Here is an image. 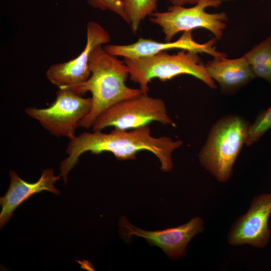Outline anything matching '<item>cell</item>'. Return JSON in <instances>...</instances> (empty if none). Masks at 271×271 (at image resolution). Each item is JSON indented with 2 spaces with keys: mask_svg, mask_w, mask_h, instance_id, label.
Instances as JSON below:
<instances>
[{
  "mask_svg": "<svg viewBox=\"0 0 271 271\" xmlns=\"http://www.w3.org/2000/svg\"><path fill=\"white\" fill-rule=\"evenodd\" d=\"M173 6H184L186 5H195L200 0H169Z\"/></svg>",
  "mask_w": 271,
  "mask_h": 271,
  "instance_id": "ac0fdd59",
  "label": "cell"
},
{
  "mask_svg": "<svg viewBox=\"0 0 271 271\" xmlns=\"http://www.w3.org/2000/svg\"><path fill=\"white\" fill-rule=\"evenodd\" d=\"M271 129V106L260 112L252 124H250L246 145L249 146L257 142Z\"/></svg>",
  "mask_w": 271,
  "mask_h": 271,
  "instance_id": "2e32d148",
  "label": "cell"
},
{
  "mask_svg": "<svg viewBox=\"0 0 271 271\" xmlns=\"http://www.w3.org/2000/svg\"><path fill=\"white\" fill-rule=\"evenodd\" d=\"M254 76L271 84V35L243 55Z\"/></svg>",
  "mask_w": 271,
  "mask_h": 271,
  "instance_id": "5bb4252c",
  "label": "cell"
},
{
  "mask_svg": "<svg viewBox=\"0 0 271 271\" xmlns=\"http://www.w3.org/2000/svg\"><path fill=\"white\" fill-rule=\"evenodd\" d=\"M124 9L132 33L136 34L141 23L157 11L158 0H122Z\"/></svg>",
  "mask_w": 271,
  "mask_h": 271,
  "instance_id": "9a60e30c",
  "label": "cell"
},
{
  "mask_svg": "<svg viewBox=\"0 0 271 271\" xmlns=\"http://www.w3.org/2000/svg\"><path fill=\"white\" fill-rule=\"evenodd\" d=\"M119 224L124 238L127 239L132 235L143 237L151 244L161 248L173 259L184 256L189 242L204 229L203 221L199 217H194L182 225L157 231H146L138 228L124 217L120 218Z\"/></svg>",
  "mask_w": 271,
  "mask_h": 271,
  "instance_id": "30bf717a",
  "label": "cell"
},
{
  "mask_svg": "<svg viewBox=\"0 0 271 271\" xmlns=\"http://www.w3.org/2000/svg\"><path fill=\"white\" fill-rule=\"evenodd\" d=\"M91 106V97L84 98L70 88H60L55 101L49 107H29L25 111L52 136L70 140L75 136L76 129Z\"/></svg>",
  "mask_w": 271,
  "mask_h": 271,
  "instance_id": "8992f818",
  "label": "cell"
},
{
  "mask_svg": "<svg viewBox=\"0 0 271 271\" xmlns=\"http://www.w3.org/2000/svg\"><path fill=\"white\" fill-rule=\"evenodd\" d=\"M110 39L108 32L99 23L88 22L83 51L71 60L51 65L46 73L47 79L58 88H72L85 82L91 74L89 62L93 50L107 44Z\"/></svg>",
  "mask_w": 271,
  "mask_h": 271,
  "instance_id": "ba28073f",
  "label": "cell"
},
{
  "mask_svg": "<svg viewBox=\"0 0 271 271\" xmlns=\"http://www.w3.org/2000/svg\"><path fill=\"white\" fill-rule=\"evenodd\" d=\"M271 214V193L253 198L248 211L233 224L227 241L232 245L249 244L263 248L269 242L271 231L268 219Z\"/></svg>",
  "mask_w": 271,
  "mask_h": 271,
  "instance_id": "9c48e42d",
  "label": "cell"
},
{
  "mask_svg": "<svg viewBox=\"0 0 271 271\" xmlns=\"http://www.w3.org/2000/svg\"><path fill=\"white\" fill-rule=\"evenodd\" d=\"M92 8L101 11H108L119 16L128 24L122 0H86Z\"/></svg>",
  "mask_w": 271,
  "mask_h": 271,
  "instance_id": "e0dca14e",
  "label": "cell"
},
{
  "mask_svg": "<svg viewBox=\"0 0 271 271\" xmlns=\"http://www.w3.org/2000/svg\"><path fill=\"white\" fill-rule=\"evenodd\" d=\"M175 126L169 116L164 101L141 95L120 101L103 111L92 125L93 131L113 126L120 130L138 128L154 121Z\"/></svg>",
  "mask_w": 271,
  "mask_h": 271,
  "instance_id": "52a82bcc",
  "label": "cell"
},
{
  "mask_svg": "<svg viewBox=\"0 0 271 271\" xmlns=\"http://www.w3.org/2000/svg\"><path fill=\"white\" fill-rule=\"evenodd\" d=\"M192 31L184 32L180 37L174 42H158L150 39L140 38L136 42L128 45L109 44L104 49L109 54L123 58L134 59L150 56L161 52L172 49L186 50L211 55L214 58L227 56L223 53L215 51L213 46L217 40L215 37L208 42L200 44L196 42L192 36Z\"/></svg>",
  "mask_w": 271,
  "mask_h": 271,
  "instance_id": "8fae6325",
  "label": "cell"
},
{
  "mask_svg": "<svg viewBox=\"0 0 271 271\" xmlns=\"http://www.w3.org/2000/svg\"><path fill=\"white\" fill-rule=\"evenodd\" d=\"M182 145V141L167 136L153 137L148 125L129 131L114 128L108 133L83 132L69 140L65 151L68 156L60 163V175L66 184L68 173L80 156L87 152L93 154L110 152L118 160H128L135 159L139 152L146 150L158 158L163 171L169 172L173 167L172 153Z\"/></svg>",
  "mask_w": 271,
  "mask_h": 271,
  "instance_id": "6da1fadb",
  "label": "cell"
},
{
  "mask_svg": "<svg viewBox=\"0 0 271 271\" xmlns=\"http://www.w3.org/2000/svg\"><path fill=\"white\" fill-rule=\"evenodd\" d=\"M91 74L85 82L70 88L76 94H92V106L89 113L80 122L86 129L92 127L97 118L106 109L120 101L137 97L140 89L127 86L129 70L123 61L108 53L102 45L92 51L89 62Z\"/></svg>",
  "mask_w": 271,
  "mask_h": 271,
  "instance_id": "7a4b0ae2",
  "label": "cell"
},
{
  "mask_svg": "<svg viewBox=\"0 0 271 271\" xmlns=\"http://www.w3.org/2000/svg\"><path fill=\"white\" fill-rule=\"evenodd\" d=\"M54 172L52 169H43L37 182L28 183L22 179L15 171H10L9 187L6 194L0 198L1 229L9 221L17 208L33 195L46 190L56 195L60 194V191L54 187V183L61 176H54Z\"/></svg>",
  "mask_w": 271,
  "mask_h": 271,
  "instance_id": "7c38bea8",
  "label": "cell"
},
{
  "mask_svg": "<svg viewBox=\"0 0 271 271\" xmlns=\"http://www.w3.org/2000/svg\"><path fill=\"white\" fill-rule=\"evenodd\" d=\"M222 2V0H200L189 8L172 5L167 11L153 13L149 20L161 28L165 42H171L180 32L192 31L197 28L209 31L218 40L223 35L228 18L224 12L210 14L205 10L208 7L217 8Z\"/></svg>",
  "mask_w": 271,
  "mask_h": 271,
  "instance_id": "5b68a950",
  "label": "cell"
},
{
  "mask_svg": "<svg viewBox=\"0 0 271 271\" xmlns=\"http://www.w3.org/2000/svg\"><path fill=\"white\" fill-rule=\"evenodd\" d=\"M250 123L238 115L225 116L211 128L198 154L201 165L218 181L229 180L244 145Z\"/></svg>",
  "mask_w": 271,
  "mask_h": 271,
  "instance_id": "3957f363",
  "label": "cell"
},
{
  "mask_svg": "<svg viewBox=\"0 0 271 271\" xmlns=\"http://www.w3.org/2000/svg\"><path fill=\"white\" fill-rule=\"evenodd\" d=\"M214 58L205 64L209 76L216 81L225 94L235 93L255 77L245 57Z\"/></svg>",
  "mask_w": 271,
  "mask_h": 271,
  "instance_id": "4fadbf2b",
  "label": "cell"
},
{
  "mask_svg": "<svg viewBox=\"0 0 271 271\" xmlns=\"http://www.w3.org/2000/svg\"><path fill=\"white\" fill-rule=\"evenodd\" d=\"M198 53L186 50L172 55L161 52L150 56L123 58V61L128 68L130 80L139 85L144 94L148 93L149 84L154 78L165 82L184 74L193 76L210 88H216Z\"/></svg>",
  "mask_w": 271,
  "mask_h": 271,
  "instance_id": "277c9868",
  "label": "cell"
}]
</instances>
